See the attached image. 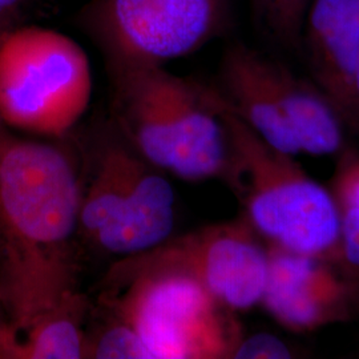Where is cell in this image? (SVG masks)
<instances>
[{"label":"cell","instance_id":"1","mask_svg":"<svg viewBox=\"0 0 359 359\" xmlns=\"http://www.w3.org/2000/svg\"><path fill=\"white\" fill-rule=\"evenodd\" d=\"M80 198L62 148L0 128V304L16 334L76 292Z\"/></svg>","mask_w":359,"mask_h":359},{"label":"cell","instance_id":"2","mask_svg":"<svg viewBox=\"0 0 359 359\" xmlns=\"http://www.w3.org/2000/svg\"><path fill=\"white\" fill-rule=\"evenodd\" d=\"M111 75L116 123L142 158L184 181L231 182V142L216 88L164 67Z\"/></svg>","mask_w":359,"mask_h":359},{"label":"cell","instance_id":"3","mask_svg":"<svg viewBox=\"0 0 359 359\" xmlns=\"http://www.w3.org/2000/svg\"><path fill=\"white\" fill-rule=\"evenodd\" d=\"M221 112L233 158L229 185L240 196L252 228L268 245L344 261L339 210L332 192L306 175L295 156L262 140L222 97Z\"/></svg>","mask_w":359,"mask_h":359},{"label":"cell","instance_id":"4","mask_svg":"<svg viewBox=\"0 0 359 359\" xmlns=\"http://www.w3.org/2000/svg\"><path fill=\"white\" fill-rule=\"evenodd\" d=\"M107 283L114 317L137 333L152 359L231 358L243 338L231 310L184 273L116 264Z\"/></svg>","mask_w":359,"mask_h":359},{"label":"cell","instance_id":"5","mask_svg":"<svg viewBox=\"0 0 359 359\" xmlns=\"http://www.w3.org/2000/svg\"><path fill=\"white\" fill-rule=\"evenodd\" d=\"M90 59L65 34L15 27L0 38V121L29 133L62 137L92 97Z\"/></svg>","mask_w":359,"mask_h":359},{"label":"cell","instance_id":"6","mask_svg":"<svg viewBox=\"0 0 359 359\" xmlns=\"http://www.w3.org/2000/svg\"><path fill=\"white\" fill-rule=\"evenodd\" d=\"M175 206V191L163 170L128 142H107L81 192L79 231L109 255H142L172 237Z\"/></svg>","mask_w":359,"mask_h":359},{"label":"cell","instance_id":"7","mask_svg":"<svg viewBox=\"0 0 359 359\" xmlns=\"http://www.w3.org/2000/svg\"><path fill=\"white\" fill-rule=\"evenodd\" d=\"M79 25L112 72L164 67L198 51L231 25V0H90Z\"/></svg>","mask_w":359,"mask_h":359},{"label":"cell","instance_id":"8","mask_svg":"<svg viewBox=\"0 0 359 359\" xmlns=\"http://www.w3.org/2000/svg\"><path fill=\"white\" fill-rule=\"evenodd\" d=\"M117 265L128 269H169L201 283L231 311L261 304L269 273L268 245L243 217L204 226Z\"/></svg>","mask_w":359,"mask_h":359},{"label":"cell","instance_id":"9","mask_svg":"<svg viewBox=\"0 0 359 359\" xmlns=\"http://www.w3.org/2000/svg\"><path fill=\"white\" fill-rule=\"evenodd\" d=\"M268 245V244H266ZM269 273L261 305L283 327L311 333L359 317V271L344 261L268 245Z\"/></svg>","mask_w":359,"mask_h":359},{"label":"cell","instance_id":"10","mask_svg":"<svg viewBox=\"0 0 359 359\" xmlns=\"http://www.w3.org/2000/svg\"><path fill=\"white\" fill-rule=\"evenodd\" d=\"M277 62L244 43L226 48L216 88L224 103L257 135L285 154H301L283 114Z\"/></svg>","mask_w":359,"mask_h":359},{"label":"cell","instance_id":"11","mask_svg":"<svg viewBox=\"0 0 359 359\" xmlns=\"http://www.w3.org/2000/svg\"><path fill=\"white\" fill-rule=\"evenodd\" d=\"M301 51L313 81L345 120L359 60V0H311Z\"/></svg>","mask_w":359,"mask_h":359},{"label":"cell","instance_id":"12","mask_svg":"<svg viewBox=\"0 0 359 359\" xmlns=\"http://www.w3.org/2000/svg\"><path fill=\"white\" fill-rule=\"evenodd\" d=\"M283 114L301 154L330 156L345 149L346 123L327 95L314 83L276 65Z\"/></svg>","mask_w":359,"mask_h":359},{"label":"cell","instance_id":"13","mask_svg":"<svg viewBox=\"0 0 359 359\" xmlns=\"http://www.w3.org/2000/svg\"><path fill=\"white\" fill-rule=\"evenodd\" d=\"M88 309V299L77 290L65 297L25 332L15 334L0 358H88V334L83 327Z\"/></svg>","mask_w":359,"mask_h":359},{"label":"cell","instance_id":"14","mask_svg":"<svg viewBox=\"0 0 359 359\" xmlns=\"http://www.w3.org/2000/svg\"><path fill=\"white\" fill-rule=\"evenodd\" d=\"M311 0H250L259 26L283 48L301 51L302 27Z\"/></svg>","mask_w":359,"mask_h":359},{"label":"cell","instance_id":"15","mask_svg":"<svg viewBox=\"0 0 359 359\" xmlns=\"http://www.w3.org/2000/svg\"><path fill=\"white\" fill-rule=\"evenodd\" d=\"M88 358L152 359V354L133 329L114 317L100 333L88 337Z\"/></svg>","mask_w":359,"mask_h":359},{"label":"cell","instance_id":"16","mask_svg":"<svg viewBox=\"0 0 359 359\" xmlns=\"http://www.w3.org/2000/svg\"><path fill=\"white\" fill-rule=\"evenodd\" d=\"M330 192L338 208L359 209V152L345 151L342 154Z\"/></svg>","mask_w":359,"mask_h":359},{"label":"cell","instance_id":"17","mask_svg":"<svg viewBox=\"0 0 359 359\" xmlns=\"http://www.w3.org/2000/svg\"><path fill=\"white\" fill-rule=\"evenodd\" d=\"M295 351L281 338L269 333H258L241 338L233 351L231 358L289 359L294 358Z\"/></svg>","mask_w":359,"mask_h":359},{"label":"cell","instance_id":"18","mask_svg":"<svg viewBox=\"0 0 359 359\" xmlns=\"http://www.w3.org/2000/svg\"><path fill=\"white\" fill-rule=\"evenodd\" d=\"M342 259L359 271V209L338 208Z\"/></svg>","mask_w":359,"mask_h":359},{"label":"cell","instance_id":"19","mask_svg":"<svg viewBox=\"0 0 359 359\" xmlns=\"http://www.w3.org/2000/svg\"><path fill=\"white\" fill-rule=\"evenodd\" d=\"M34 0H0V38L15 28L13 25Z\"/></svg>","mask_w":359,"mask_h":359},{"label":"cell","instance_id":"20","mask_svg":"<svg viewBox=\"0 0 359 359\" xmlns=\"http://www.w3.org/2000/svg\"><path fill=\"white\" fill-rule=\"evenodd\" d=\"M345 123H346L347 129L353 130L359 136V60L354 80H353V87H351V95H350V102L347 107L346 116H345Z\"/></svg>","mask_w":359,"mask_h":359},{"label":"cell","instance_id":"21","mask_svg":"<svg viewBox=\"0 0 359 359\" xmlns=\"http://www.w3.org/2000/svg\"><path fill=\"white\" fill-rule=\"evenodd\" d=\"M15 334L16 333L13 332L10 326H1L0 325V354L7 347V345L13 341Z\"/></svg>","mask_w":359,"mask_h":359}]
</instances>
